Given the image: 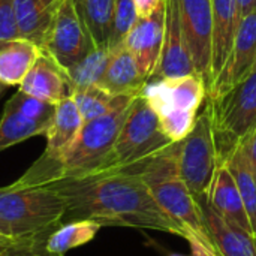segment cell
<instances>
[{"label": "cell", "mask_w": 256, "mask_h": 256, "mask_svg": "<svg viewBox=\"0 0 256 256\" xmlns=\"http://www.w3.org/2000/svg\"><path fill=\"white\" fill-rule=\"evenodd\" d=\"M14 9L20 36L42 50L56 8L46 6L42 0H14Z\"/></svg>", "instance_id": "ffe728a7"}, {"label": "cell", "mask_w": 256, "mask_h": 256, "mask_svg": "<svg viewBox=\"0 0 256 256\" xmlns=\"http://www.w3.org/2000/svg\"><path fill=\"white\" fill-rule=\"evenodd\" d=\"M196 74L189 54L177 0H165V34L160 60L153 78H180Z\"/></svg>", "instance_id": "7c38bea8"}, {"label": "cell", "mask_w": 256, "mask_h": 256, "mask_svg": "<svg viewBox=\"0 0 256 256\" xmlns=\"http://www.w3.org/2000/svg\"><path fill=\"white\" fill-rule=\"evenodd\" d=\"M102 226L90 220H75L58 225L46 238L50 252L64 255L66 252L90 243Z\"/></svg>", "instance_id": "d4e9b609"}, {"label": "cell", "mask_w": 256, "mask_h": 256, "mask_svg": "<svg viewBox=\"0 0 256 256\" xmlns=\"http://www.w3.org/2000/svg\"><path fill=\"white\" fill-rule=\"evenodd\" d=\"M14 238H9V237H4V236H0V249H3L6 244H9Z\"/></svg>", "instance_id": "d590c367"}, {"label": "cell", "mask_w": 256, "mask_h": 256, "mask_svg": "<svg viewBox=\"0 0 256 256\" xmlns=\"http://www.w3.org/2000/svg\"><path fill=\"white\" fill-rule=\"evenodd\" d=\"M129 94H138V93H129ZM129 94L114 96L106 90H104L102 87H99L98 84H90V86L75 87L72 92V99L75 100L80 114L86 123L111 112Z\"/></svg>", "instance_id": "cb8c5ba5"}, {"label": "cell", "mask_w": 256, "mask_h": 256, "mask_svg": "<svg viewBox=\"0 0 256 256\" xmlns=\"http://www.w3.org/2000/svg\"><path fill=\"white\" fill-rule=\"evenodd\" d=\"M177 154L178 142L134 166L141 172L158 206L183 230L184 240L200 242L219 256L206 225L202 207L178 172Z\"/></svg>", "instance_id": "7a4b0ae2"}, {"label": "cell", "mask_w": 256, "mask_h": 256, "mask_svg": "<svg viewBox=\"0 0 256 256\" xmlns=\"http://www.w3.org/2000/svg\"><path fill=\"white\" fill-rule=\"evenodd\" d=\"M206 225L219 256H256V237L219 216L210 204L201 202Z\"/></svg>", "instance_id": "ac0fdd59"}, {"label": "cell", "mask_w": 256, "mask_h": 256, "mask_svg": "<svg viewBox=\"0 0 256 256\" xmlns=\"http://www.w3.org/2000/svg\"><path fill=\"white\" fill-rule=\"evenodd\" d=\"M242 142H243L244 150H246V153H248V156L250 159V164L254 165V168H255L256 171V128Z\"/></svg>", "instance_id": "1f68e13d"}, {"label": "cell", "mask_w": 256, "mask_h": 256, "mask_svg": "<svg viewBox=\"0 0 256 256\" xmlns=\"http://www.w3.org/2000/svg\"><path fill=\"white\" fill-rule=\"evenodd\" d=\"M172 144L176 142L168 140L162 132L156 112L148 102L138 94L130 104L129 114L100 172L134 166L162 153Z\"/></svg>", "instance_id": "277c9868"}, {"label": "cell", "mask_w": 256, "mask_h": 256, "mask_svg": "<svg viewBox=\"0 0 256 256\" xmlns=\"http://www.w3.org/2000/svg\"><path fill=\"white\" fill-rule=\"evenodd\" d=\"M152 106L160 126L194 122L207 98V84L200 74L180 78H150L140 93Z\"/></svg>", "instance_id": "8992f818"}, {"label": "cell", "mask_w": 256, "mask_h": 256, "mask_svg": "<svg viewBox=\"0 0 256 256\" xmlns=\"http://www.w3.org/2000/svg\"><path fill=\"white\" fill-rule=\"evenodd\" d=\"M94 48L96 46L76 10L75 0H60L46 32L42 52L50 56L68 72Z\"/></svg>", "instance_id": "ba28073f"}, {"label": "cell", "mask_w": 256, "mask_h": 256, "mask_svg": "<svg viewBox=\"0 0 256 256\" xmlns=\"http://www.w3.org/2000/svg\"><path fill=\"white\" fill-rule=\"evenodd\" d=\"M42 50L22 38L0 42V82L8 86H20Z\"/></svg>", "instance_id": "d6986e66"}, {"label": "cell", "mask_w": 256, "mask_h": 256, "mask_svg": "<svg viewBox=\"0 0 256 256\" xmlns=\"http://www.w3.org/2000/svg\"><path fill=\"white\" fill-rule=\"evenodd\" d=\"M42 2L50 8H57V4L60 3V0H42Z\"/></svg>", "instance_id": "8d00e7d4"}, {"label": "cell", "mask_w": 256, "mask_h": 256, "mask_svg": "<svg viewBox=\"0 0 256 256\" xmlns=\"http://www.w3.org/2000/svg\"><path fill=\"white\" fill-rule=\"evenodd\" d=\"M45 186L68 204L62 224L90 220L100 226L153 230L184 238L183 230L158 206L135 166L56 180Z\"/></svg>", "instance_id": "6da1fadb"}, {"label": "cell", "mask_w": 256, "mask_h": 256, "mask_svg": "<svg viewBox=\"0 0 256 256\" xmlns=\"http://www.w3.org/2000/svg\"><path fill=\"white\" fill-rule=\"evenodd\" d=\"M177 164L182 178L200 204L206 201L214 172L219 166V156L207 100L201 112L196 116V122L190 134L178 142Z\"/></svg>", "instance_id": "52a82bcc"}, {"label": "cell", "mask_w": 256, "mask_h": 256, "mask_svg": "<svg viewBox=\"0 0 256 256\" xmlns=\"http://www.w3.org/2000/svg\"><path fill=\"white\" fill-rule=\"evenodd\" d=\"M76 10L96 48H110L116 0H75Z\"/></svg>", "instance_id": "44dd1931"}, {"label": "cell", "mask_w": 256, "mask_h": 256, "mask_svg": "<svg viewBox=\"0 0 256 256\" xmlns=\"http://www.w3.org/2000/svg\"><path fill=\"white\" fill-rule=\"evenodd\" d=\"M222 162L228 166L237 183V188L246 207V213L250 220L254 236L256 237V171L250 164L243 142L240 141Z\"/></svg>", "instance_id": "7402d4cb"}, {"label": "cell", "mask_w": 256, "mask_h": 256, "mask_svg": "<svg viewBox=\"0 0 256 256\" xmlns=\"http://www.w3.org/2000/svg\"><path fill=\"white\" fill-rule=\"evenodd\" d=\"M4 88H6V86H4L3 82H0V94L3 93V90H4Z\"/></svg>", "instance_id": "74e56055"}, {"label": "cell", "mask_w": 256, "mask_h": 256, "mask_svg": "<svg viewBox=\"0 0 256 256\" xmlns=\"http://www.w3.org/2000/svg\"><path fill=\"white\" fill-rule=\"evenodd\" d=\"M206 100L219 162H222L256 128V70L220 98H206Z\"/></svg>", "instance_id": "5b68a950"}, {"label": "cell", "mask_w": 256, "mask_h": 256, "mask_svg": "<svg viewBox=\"0 0 256 256\" xmlns=\"http://www.w3.org/2000/svg\"><path fill=\"white\" fill-rule=\"evenodd\" d=\"M0 236H4V237H9V238H12V236H10V231H9V228L6 226V224L0 219Z\"/></svg>", "instance_id": "e575fe53"}, {"label": "cell", "mask_w": 256, "mask_h": 256, "mask_svg": "<svg viewBox=\"0 0 256 256\" xmlns=\"http://www.w3.org/2000/svg\"><path fill=\"white\" fill-rule=\"evenodd\" d=\"M66 208L64 198L45 184L12 183L0 188V219L12 238L54 231L62 225Z\"/></svg>", "instance_id": "3957f363"}, {"label": "cell", "mask_w": 256, "mask_h": 256, "mask_svg": "<svg viewBox=\"0 0 256 256\" xmlns=\"http://www.w3.org/2000/svg\"><path fill=\"white\" fill-rule=\"evenodd\" d=\"M84 120L72 96L62 99L56 104L51 126L46 134V147L44 154L34 162L39 166H48L56 164L76 140Z\"/></svg>", "instance_id": "4fadbf2b"}, {"label": "cell", "mask_w": 256, "mask_h": 256, "mask_svg": "<svg viewBox=\"0 0 256 256\" xmlns=\"http://www.w3.org/2000/svg\"><path fill=\"white\" fill-rule=\"evenodd\" d=\"M51 232L14 238L9 244L0 249V256H64L48 250L46 238Z\"/></svg>", "instance_id": "83f0119b"}, {"label": "cell", "mask_w": 256, "mask_h": 256, "mask_svg": "<svg viewBox=\"0 0 256 256\" xmlns=\"http://www.w3.org/2000/svg\"><path fill=\"white\" fill-rule=\"evenodd\" d=\"M138 20L136 8L134 0H116L114 8V26H112V36L110 42V48H114L123 44L124 38L135 26Z\"/></svg>", "instance_id": "f1b7e54d"}, {"label": "cell", "mask_w": 256, "mask_h": 256, "mask_svg": "<svg viewBox=\"0 0 256 256\" xmlns=\"http://www.w3.org/2000/svg\"><path fill=\"white\" fill-rule=\"evenodd\" d=\"M51 123L32 120L4 105L0 118V153L33 136H46Z\"/></svg>", "instance_id": "603a6c76"}, {"label": "cell", "mask_w": 256, "mask_h": 256, "mask_svg": "<svg viewBox=\"0 0 256 256\" xmlns=\"http://www.w3.org/2000/svg\"><path fill=\"white\" fill-rule=\"evenodd\" d=\"M20 90L56 105L62 99L72 96L74 87L66 70L42 52L20 84Z\"/></svg>", "instance_id": "5bb4252c"}, {"label": "cell", "mask_w": 256, "mask_h": 256, "mask_svg": "<svg viewBox=\"0 0 256 256\" xmlns=\"http://www.w3.org/2000/svg\"><path fill=\"white\" fill-rule=\"evenodd\" d=\"M184 40L196 74L212 86V0H177Z\"/></svg>", "instance_id": "9c48e42d"}, {"label": "cell", "mask_w": 256, "mask_h": 256, "mask_svg": "<svg viewBox=\"0 0 256 256\" xmlns=\"http://www.w3.org/2000/svg\"><path fill=\"white\" fill-rule=\"evenodd\" d=\"M207 202L225 220L254 234L237 183L224 162L219 164L214 172L213 182L207 194Z\"/></svg>", "instance_id": "2e32d148"}, {"label": "cell", "mask_w": 256, "mask_h": 256, "mask_svg": "<svg viewBox=\"0 0 256 256\" xmlns=\"http://www.w3.org/2000/svg\"><path fill=\"white\" fill-rule=\"evenodd\" d=\"M212 84L225 66L240 24L237 0H212ZM212 87V86H210ZM208 92V90H207Z\"/></svg>", "instance_id": "9a60e30c"}, {"label": "cell", "mask_w": 256, "mask_h": 256, "mask_svg": "<svg viewBox=\"0 0 256 256\" xmlns=\"http://www.w3.org/2000/svg\"><path fill=\"white\" fill-rule=\"evenodd\" d=\"M14 0H0V42L20 39Z\"/></svg>", "instance_id": "f546056e"}, {"label": "cell", "mask_w": 256, "mask_h": 256, "mask_svg": "<svg viewBox=\"0 0 256 256\" xmlns=\"http://www.w3.org/2000/svg\"><path fill=\"white\" fill-rule=\"evenodd\" d=\"M254 70H256V58H255V64H254ZM254 70H252V72H254Z\"/></svg>", "instance_id": "f35d334b"}, {"label": "cell", "mask_w": 256, "mask_h": 256, "mask_svg": "<svg viewBox=\"0 0 256 256\" xmlns=\"http://www.w3.org/2000/svg\"><path fill=\"white\" fill-rule=\"evenodd\" d=\"M8 106H10L12 110L21 112L22 116L36 120V122H46L51 123L52 122V116L56 111V105L48 104L45 100H40L32 94H27L21 90H18L8 102Z\"/></svg>", "instance_id": "4316f807"}, {"label": "cell", "mask_w": 256, "mask_h": 256, "mask_svg": "<svg viewBox=\"0 0 256 256\" xmlns=\"http://www.w3.org/2000/svg\"><path fill=\"white\" fill-rule=\"evenodd\" d=\"M110 56H111L110 48H94L86 58H82L78 64L69 69L66 74L70 80L72 87L75 88V87L98 84L108 64Z\"/></svg>", "instance_id": "484cf974"}, {"label": "cell", "mask_w": 256, "mask_h": 256, "mask_svg": "<svg viewBox=\"0 0 256 256\" xmlns=\"http://www.w3.org/2000/svg\"><path fill=\"white\" fill-rule=\"evenodd\" d=\"M237 4L240 12V20L256 9V0H237Z\"/></svg>", "instance_id": "836d02e7"}, {"label": "cell", "mask_w": 256, "mask_h": 256, "mask_svg": "<svg viewBox=\"0 0 256 256\" xmlns=\"http://www.w3.org/2000/svg\"><path fill=\"white\" fill-rule=\"evenodd\" d=\"M256 58V9L240 20L237 34L228 60L214 82L207 92V98L216 99L243 81L252 70Z\"/></svg>", "instance_id": "30bf717a"}, {"label": "cell", "mask_w": 256, "mask_h": 256, "mask_svg": "<svg viewBox=\"0 0 256 256\" xmlns=\"http://www.w3.org/2000/svg\"><path fill=\"white\" fill-rule=\"evenodd\" d=\"M190 244V255H183V254H170L168 256H218L214 252H212L210 249H207L202 243L195 242V240H189Z\"/></svg>", "instance_id": "d6a6232c"}, {"label": "cell", "mask_w": 256, "mask_h": 256, "mask_svg": "<svg viewBox=\"0 0 256 256\" xmlns=\"http://www.w3.org/2000/svg\"><path fill=\"white\" fill-rule=\"evenodd\" d=\"M165 34V0L146 18H138L123 44L135 57L142 76L148 81L154 76Z\"/></svg>", "instance_id": "8fae6325"}, {"label": "cell", "mask_w": 256, "mask_h": 256, "mask_svg": "<svg viewBox=\"0 0 256 256\" xmlns=\"http://www.w3.org/2000/svg\"><path fill=\"white\" fill-rule=\"evenodd\" d=\"M110 50L111 56L98 86L114 96L140 93L147 80L142 76L135 57L129 52L124 44Z\"/></svg>", "instance_id": "e0dca14e"}, {"label": "cell", "mask_w": 256, "mask_h": 256, "mask_svg": "<svg viewBox=\"0 0 256 256\" xmlns=\"http://www.w3.org/2000/svg\"><path fill=\"white\" fill-rule=\"evenodd\" d=\"M134 2H135L138 18H146L150 16L164 0H134Z\"/></svg>", "instance_id": "4dcf8cb0"}]
</instances>
